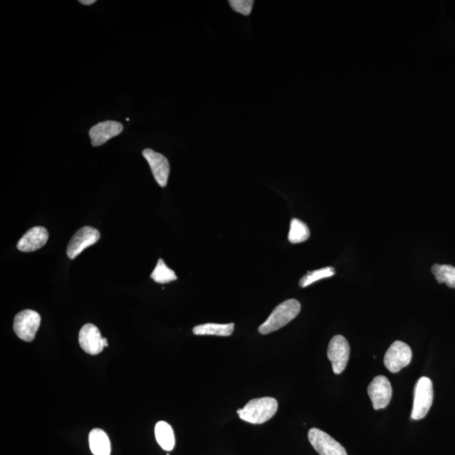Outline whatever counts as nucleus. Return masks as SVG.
Instances as JSON below:
<instances>
[{"instance_id":"f8f14e48","label":"nucleus","mask_w":455,"mask_h":455,"mask_svg":"<svg viewBox=\"0 0 455 455\" xmlns=\"http://www.w3.org/2000/svg\"><path fill=\"white\" fill-rule=\"evenodd\" d=\"M122 130V124L118 122L105 121L96 124L90 130L91 144L94 147L103 145L113 137L120 135Z\"/></svg>"},{"instance_id":"4be33fe9","label":"nucleus","mask_w":455,"mask_h":455,"mask_svg":"<svg viewBox=\"0 0 455 455\" xmlns=\"http://www.w3.org/2000/svg\"><path fill=\"white\" fill-rule=\"evenodd\" d=\"M95 0H80V3L84 4V6H91V4H95Z\"/></svg>"},{"instance_id":"f257e3e1","label":"nucleus","mask_w":455,"mask_h":455,"mask_svg":"<svg viewBox=\"0 0 455 455\" xmlns=\"http://www.w3.org/2000/svg\"><path fill=\"white\" fill-rule=\"evenodd\" d=\"M278 404L273 397L253 399L237 413L241 419L252 424H263L272 418L277 412Z\"/></svg>"},{"instance_id":"f3484780","label":"nucleus","mask_w":455,"mask_h":455,"mask_svg":"<svg viewBox=\"0 0 455 455\" xmlns=\"http://www.w3.org/2000/svg\"><path fill=\"white\" fill-rule=\"evenodd\" d=\"M432 273L439 283H445L448 287L455 288V268L451 265L435 264Z\"/></svg>"},{"instance_id":"4468645a","label":"nucleus","mask_w":455,"mask_h":455,"mask_svg":"<svg viewBox=\"0 0 455 455\" xmlns=\"http://www.w3.org/2000/svg\"><path fill=\"white\" fill-rule=\"evenodd\" d=\"M90 449L94 455L111 454V442L103 430L95 429L89 435Z\"/></svg>"},{"instance_id":"6ab92c4d","label":"nucleus","mask_w":455,"mask_h":455,"mask_svg":"<svg viewBox=\"0 0 455 455\" xmlns=\"http://www.w3.org/2000/svg\"><path fill=\"white\" fill-rule=\"evenodd\" d=\"M151 278L158 283H169L177 279L176 273L171 268H169L162 259H159L153 273H151Z\"/></svg>"},{"instance_id":"20e7f679","label":"nucleus","mask_w":455,"mask_h":455,"mask_svg":"<svg viewBox=\"0 0 455 455\" xmlns=\"http://www.w3.org/2000/svg\"><path fill=\"white\" fill-rule=\"evenodd\" d=\"M41 324V316L34 310H26L15 317L14 330L25 342L33 341Z\"/></svg>"},{"instance_id":"39448f33","label":"nucleus","mask_w":455,"mask_h":455,"mask_svg":"<svg viewBox=\"0 0 455 455\" xmlns=\"http://www.w3.org/2000/svg\"><path fill=\"white\" fill-rule=\"evenodd\" d=\"M328 356L332 362L334 373L342 374L346 369L350 356V346L347 340L341 335H335L329 343Z\"/></svg>"},{"instance_id":"5701e85b","label":"nucleus","mask_w":455,"mask_h":455,"mask_svg":"<svg viewBox=\"0 0 455 455\" xmlns=\"http://www.w3.org/2000/svg\"><path fill=\"white\" fill-rule=\"evenodd\" d=\"M103 342H104V346H105V347H108V339L104 338V339H103Z\"/></svg>"},{"instance_id":"9b49d317","label":"nucleus","mask_w":455,"mask_h":455,"mask_svg":"<svg viewBox=\"0 0 455 455\" xmlns=\"http://www.w3.org/2000/svg\"><path fill=\"white\" fill-rule=\"evenodd\" d=\"M104 338L93 324H86L80 330L79 342L81 348L91 355H98L105 347Z\"/></svg>"},{"instance_id":"f03ea898","label":"nucleus","mask_w":455,"mask_h":455,"mask_svg":"<svg viewBox=\"0 0 455 455\" xmlns=\"http://www.w3.org/2000/svg\"><path fill=\"white\" fill-rule=\"evenodd\" d=\"M300 310V303L293 298L280 303L275 308L268 320L260 325L259 333L266 335L276 332L296 319Z\"/></svg>"},{"instance_id":"0eeeda50","label":"nucleus","mask_w":455,"mask_h":455,"mask_svg":"<svg viewBox=\"0 0 455 455\" xmlns=\"http://www.w3.org/2000/svg\"><path fill=\"white\" fill-rule=\"evenodd\" d=\"M308 436L311 445L320 455H347L343 446L323 431L311 429Z\"/></svg>"},{"instance_id":"423d86ee","label":"nucleus","mask_w":455,"mask_h":455,"mask_svg":"<svg viewBox=\"0 0 455 455\" xmlns=\"http://www.w3.org/2000/svg\"><path fill=\"white\" fill-rule=\"evenodd\" d=\"M412 352L407 343L394 342L385 355L384 364L392 373H398L403 367L410 365Z\"/></svg>"},{"instance_id":"1a4fd4ad","label":"nucleus","mask_w":455,"mask_h":455,"mask_svg":"<svg viewBox=\"0 0 455 455\" xmlns=\"http://www.w3.org/2000/svg\"><path fill=\"white\" fill-rule=\"evenodd\" d=\"M100 237L98 229L85 226L77 231L68 243L67 255L68 258L73 260L79 256L80 253L94 244L98 242Z\"/></svg>"},{"instance_id":"a211bd4d","label":"nucleus","mask_w":455,"mask_h":455,"mask_svg":"<svg viewBox=\"0 0 455 455\" xmlns=\"http://www.w3.org/2000/svg\"><path fill=\"white\" fill-rule=\"evenodd\" d=\"M310 236V231L307 224L298 219H293L291 224V231L288 234V241L293 244L305 242Z\"/></svg>"},{"instance_id":"412c9836","label":"nucleus","mask_w":455,"mask_h":455,"mask_svg":"<svg viewBox=\"0 0 455 455\" xmlns=\"http://www.w3.org/2000/svg\"><path fill=\"white\" fill-rule=\"evenodd\" d=\"M229 3L234 11L244 16H249L254 1L252 0H231Z\"/></svg>"},{"instance_id":"6e6552de","label":"nucleus","mask_w":455,"mask_h":455,"mask_svg":"<svg viewBox=\"0 0 455 455\" xmlns=\"http://www.w3.org/2000/svg\"><path fill=\"white\" fill-rule=\"evenodd\" d=\"M375 410H380L388 406L392 397V386L385 376L380 375L370 384L367 387Z\"/></svg>"},{"instance_id":"dca6fc26","label":"nucleus","mask_w":455,"mask_h":455,"mask_svg":"<svg viewBox=\"0 0 455 455\" xmlns=\"http://www.w3.org/2000/svg\"><path fill=\"white\" fill-rule=\"evenodd\" d=\"M234 324L206 323L195 326L192 332L197 335H219L229 337L234 333Z\"/></svg>"},{"instance_id":"7ed1b4c3","label":"nucleus","mask_w":455,"mask_h":455,"mask_svg":"<svg viewBox=\"0 0 455 455\" xmlns=\"http://www.w3.org/2000/svg\"><path fill=\"white\" fill-rule=\"evenodd\" d=\"M434 402L433 382L427 377H422L418 380L414 389V402L412 418L413 420H421L429 412Z\"/></svg>"},{"instance_id":"9d476101","label":"nucleus","mask_w":455,"mask_h":455,"mask_svg":"<svg viewBox=\"0 0 455 455\" xmlns=\"http://www.w3.org/2000/svg\"><path fill=\"white\" fill-rule=\"evenodd\" d=\"M142 155L148 162L155 181L162 187H167L169 174V163L162 154L150 149L142 151Z\"/></svg>"},{"instance_id":"aec40b11","label":"nucleus","mask_w":455,"mask_h":455,"mask_svg":"<svg viewBox=\"0 0 455 455\" xmlns=\"http://www.w3.org/2000/svg\"><path fill=\"white\" fill-rule=\"evenodd\" d=\"M335 273V271L332 266L312 271V272L307 273V274L303 276L300 279V286L301 288H306L312 283L319 281L320 279L333 277Z\"/></svg>"},{"instance_id":"ddd939ff","label":"nucleus","mask_w":455,"mask_h":455,"mask_svg":"<svg viewBox=\"0 0 455 455\" xmlns=\"http://www.w3.org/2000/svg\"><path fill=\"white\" fill-rule=\"evenodd\" d=\"M47 229L36 226L29 229L17 244L18 250L31 252L39 250L48 240Z\"/></svg>"},{"instance_id":"2eb2a0df","label":"nucleus","mask_w":455,"mask_h":455,"mask_svg":"<svg viewBox=\"0 0 455 455\" xmlns=\"http://www.w3.org/2000/svg\"><path fill=\"white\" fill-rule=\"evenodd\" d=\"M155 433L160 447L165 451H172L174 448L176 440H174V431L171 425L165 422H159L155 426Z\"/></svg>"}]
</instances>
